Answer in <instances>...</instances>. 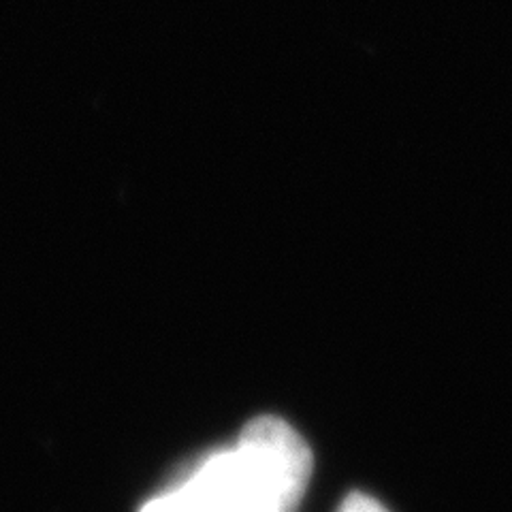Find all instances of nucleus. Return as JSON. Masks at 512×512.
Here are the masks:
<instances>
[{
  "instance_id": "nucleus-1",
  "label": "nucleus",
  "mask_w": 512,
  "mask_h": 512,
  "mask_svg": "<svg viewBox=\"0 0 512 512\" xmlns=\"http://www.w3.org/2000/svg\"><path fill=\"white\" fill-rule=\"evenodd\" d=\"M233 448L274 508L295 512L308 491L314 463L299 431L278 416H259L244 427Z\"/></svg>"
},
{
  "instance_id": "nucleus-2",
  "label": "nucleus",
  "mask_w": 512,
  "mask_h": 512,
  "mask_svg": "<svg viewBox=\"0 0 512 512\" xmlns=\"http://www.w3.org/2000/svg\"><path fill=\"white\" fill-rule=\"evenodd\" d=\"M188 512H278L235 448L207 457L178 487Z\"/></svg>"
},
{
  "instance_id": "nucleus-3",
  "label": "nucleus",
  "mask_w": 512,
  "mask_h": 512,
  "mask_svg": "<svg viewBox=\"0 0 512 512\" xmlns=\"http://www.w3.org/2000/svg\"><path fill=\"white\" fill-rule=\"evenodd\" d=\"M141 512H188V510L184 506V500L178 493V489H173L165 495H160V498H154L152 502H148L141 508Z\"/></svg>"
},
{
  "instance_id": "nucleus-4",
  "label": "nucleus",
  "mask_w": 512,
  "mask_h": 512,
  "mask_svg": "<svg viewBox=\"0 0 512 512\" xmlns=\"http://www.w3.org/2000/svg\"><path fill=\"white\" fill-rule=\"evenodd\" d=\"M338 512H389L378 500L365 493H352L342 502Z\"/></svg>"
}]
</instances>
